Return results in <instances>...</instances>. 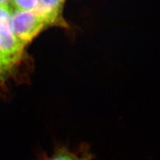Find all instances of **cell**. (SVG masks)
<instances>
[{"instance_id":"5b68a950","label":"cell","mask_w":160,"mask_h":160,"mask_svg":"<svg viewBox=\"0 0 160 160\" xmlns=\"http://www.w3.org/2000/svg\"><path fill=\"white\" fill-rule=\"evenodd\" d=\"M93 156L91 151L86 145L80 146L78 149V153L74 160H92Z\"/></svg>"},{"instance_id":"6da1fadb","label":"cell","mask_w":160,"mask_h":160,"mask_svg":"<svg viewBox=\"0 0 160 160\" xmlns=\"http://www.w3.org/2000/svg\"><path fill=\"white\" fill-rule=\"evenodd\" d=\"M12 8L0 5V62L13 68L22 59L25 46L12 31Z\"/></svg>"},{"instance_id":"7a4b0ae2","label":"cell","mask_w":160,"mask_h":160,"mask_svg":"<svg viewBox=\"0 0 160 160\" xmlns=\"http://www.w3.org/2000/svg\"><path fill=\"white\" fill-rule=\"evenodd\" d=\"M47 26L44 20L33 11L14 9L12 14V31L19 41L26 47Z\"/></svg>"},{"instance_id":"277c9868","label":"cell","mask_w":160,"mask_h":160,"mask_svg":"<svg viewBox=\"0 0 160 160\" xmlns=\"http://www.w3.org/2000/svg\"><path fill=\"white\" fill-rule=\"evenodd\" d=\"M10 2L15 9L33 11L38 6L39 0H11Z\"/></svg>"},{"instance_id":"3957f363","label":"cell","mask_w":160,"mask_h":160,"mask_svg":"<svg viewBox=\"0 0 160 160\" xmlns=\"http://www.w3.org/2000/svg\"><path fill=\"white\" fill-rule=\"evenodd\" d=\"M65 0H39L33 12L42 18L47 26L59 23L61 20L62 9Z\"/></svg>"},{"instance_id":"8992f818","label":"cell","mask_w":160,"mask_h":160,"mask_svg":"<svg viewBox=\"0 0 160 160\" xmlns=\"http://www.w3.org/2000/svg\"><path fill=\"white\" fill-rule=\"evenodd\" d=\"M13 68L0 62V83L4 82L11 74Z\"/></svg>"},{"instance_id":"52a82bcc","label":"cell","mask_w":160,"mask_h":160,"mask_svg":"<svg viewBox=\"0 0 160 160\" xmlns=\"http://www.w3.org/2000/svg\"><path fill=\"white\" fill-rule=\"evenodd\" d=\"M11 0H0V5H5V4H9V2Z\"/></svg>"}]
</instances>
